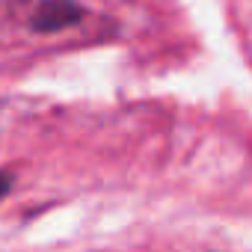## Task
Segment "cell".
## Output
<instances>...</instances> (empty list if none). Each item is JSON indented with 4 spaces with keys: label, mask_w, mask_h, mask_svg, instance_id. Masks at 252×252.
<instances>
[{
    "label": "cell",
    "mask_w": 252,
    "mask_h": 252,
    "mask_svg": "<svg viewBox=\"0 0 252 252\" xmlns=\"http://www.w3.org/2000/svg\"><path fill=\"white\" fill-rule=\"evenodd\" d=\"M80 15H83V9L74 0H45L33 15V27L39 33H57V30H65L74 21H80Z\"/></svg>",
    "instance_id": "6da1fadb"
},
{
    "label": "cell",
    "mask_w": 252,
    "mask_h": 252,
    "mask_svg": "<svg viewBox=\"0 0 252 252\" xmlns=\"http://www.w3.org/2000/svg\"><path fill=\"white\" fill-rule=\"evenodd\" d=\"M9 190H12V175L0 169V202H3V196H6Z\"/></svg>",
    "instance_id": "7a4b0ae2"
}]
</instances>
